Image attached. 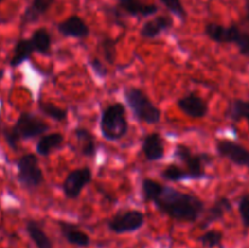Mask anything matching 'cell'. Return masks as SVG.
I'll return each instance as SVG.
<instances>
[{
	"instance_id": "1",
	"label": "cell",
	"mask_w": 249,
	"mask_h": 248,
	"mask_svg": "<svg viewBox=\"0 0 249 248\" xmlns=\"http://www.w3.org/2000/svg\"><path fill=\"white\" fill-rule=\"evenodd\" d=\"M141 195L145 202L155 204L164 215L177 221L195 223L204 214V202L195 195L186 194L153 179H143Z\"/></svg>"
},
{
	"instance_id": "2",
	"label": "cell",
	"mask_w": 249,
	"mask_h": 248,
	"mask_svg": "<svg viewBox=\"0 0 249 248\" xmlns=\"http://www.w3.org/2000/svg\"><path fill=\"white\" fill-rule=\"evenodd\" d=\"M49 128L50 126L38 116L31 112H22L14 125L2 129V135L7 145L12 150H17L19 141L43 136V134H45Z\"/></svg>"
},
{
	"instance_id": "3",
	"label": "cell",
	"mask_w": 249,
	"mask_h": 248,
	"mask_svg": "<svg viewBox=\"0 0 249 248\" xmlns=\"http://www.w3.org/2000/svg\"><path fill=\"white\" fill-rule=\"evenodd\" d=\"M100 131L102 138L109 142H116L128 135L129 122L123 104L113 102L105 107L100 118Z\"/></svg>"
},
{
	"instance_id": "4",
	"label": "cell",
	"mask_w": 249,
	"mask_h": 248,
	"mask_svg": "<svg viewBox=\"0 0 249 248\" xmlns=\"http://www.w3.org/2000/svg\"><path fill=\"white\" fill-rule=\"evenodd\" d=\"M123 94L125 104L133 112L134 117L147 124L160 123L162 112L151 101L145 91L135 87H126Z\"/></svg>"
},
{
	"instance_id": "5",
	"label": "cell",
	"mask_w": 249,
	"mask_h": 248,
	"mask_svg": "<svg viewBox=\"0 0 249 248\" xmlns=\"http://www.w3.org/2000/svg\"><path fill=\"white\" fill-rule=\"evenodd\" d=\"M204 34L218 44H235L242 56H249V32L241 29L237 24L226 27L211 22L204 27Z\"/></svg>"
},
{
	"instance_id": "6",
	"label": "cell",
	"mask_w": 249,
	"mask_h": 248,
	"mask_svg": "<svg viewBox=\"0 0 249 248\" xmlns=\"http://www.w3.org/2000/svg\"><path fill=\"white\" fill-rule=\"evenodd\" d=\"M174 157L185 165V169L190 173L192 180L211 179L206 173L204 167L213 162V157L207 152L194 153L191 148L184 143H178L174 148Z\"/></svg>"
},
{
	"instance_id": "7",
	"label": "cell",
	"mask_w": 249,
	"mask_h": 248,
	"mask_svg": "<svg viewBox=\"0 0 249 248\" xmlns=\"http://www.w3.org/2000/svg\"><path fill=\"white\" fill-rule=\"evenodd\" d=\"M17 179L27 190H34L44 182V174L34 153H26L16 162Z\"/></svg>"
},
{
	"instance_id": "8",
	"label": "cell",
	"mask_w": 249,
	"mask_h": 248,
	"mask_svg": "<svg viewBox=\"0 0 249 248\" xmlns=\"http://www.w3.org/2000/svg\"><path fill=\"white\" fill-rule=\"evenodd\" d=\"M143 225H145V214L138 209L119 211L107 221L108 230L116 235L136 232Z\"/></svg>"
},
{
	"instance_id": "9",
	"label": "cell",
	"mask_w": 249,
	"mask_h": 248,
	"mask_svg": "<svg viewBox=\"0 0 249 248\" xmlns=\"http://www.w3.org/2000/svg\"><path fill=\"white\" fill-rule=\"evenodd\" d=\"M92 172L89 167L71 170L62 182L63 195L67 199H77L84 187L91 182Z\"/></svg>"
},
{
	"instance_id": "10",
	"label": "cell",
	"mask_w": 249,
	"mask_h": 248,
	"mask_svg": "<svg viewBox=\"0 0 249 248\" xmlns=\"http://www.w3.org/2000/svg\"><path fill=\"white\" fill-rule=\"evenodd\" d=\"M215 148L220 157L230 160L238 167L249 168V150L241 143L224 139L216 141Z\"/></svg>"
},
{
	"instance_id": "11",
	"label": "cell",
	"mask_w": 249,
	"mask_h": 248,
	"mask_svg": "<svg viewBox=\"0 0 249 248\" xmlns=\"http://www.w3.org/2000/svg\"><path fill=\"white\" fill-rule=\"evenodd\" d=\"M177 106L185 116L195 119L204 118L209 112V106L206 100L194 92L180 97L177 102Z\"/></svg>"
},
{
	"instance_id": "12",
	"label": "cell",
	"mask_w": 249,
	"mask_h": 248,
	"mask_svg": "<svg viewBox=\"0 0 249 248\" xmlns=\"http://www.w3.org/2000/svg\"><path fill=\"white\" fill-rule=\"evenodd\" d=\"M141 151L147 162H157L164 158L165 146L162 135L157 131L147 134L141 141Z\"/></svg>"
},
{
	"instance_id": "13",
	"label": "cell",
	"mask_w": 249,
	"mask_h": 248,
	"mask_svg": "<svg viewBox=\"0 0 249 248\" xmlns=\"http://www.w3.org/2000/svg\"><path fill=\"white\" fill-rule=\"evenodd\" d=\"M57 31L66 38H75V39H87L90 35V28L84 19L79 16L68 17L65 21L57 23Z\"/></svg>"
},
{
	"instance_id": "14",
	"label": "cell",
	"mask_w": 249,
	"mask_h": 248,
	"mask_svg": "<svg viewBox=\"0 0 249 248\" xmlns=\"http://www.w3.org/2000/svg\"><path fill=\"white\" fill-rule=\"evenodd\" d=\"M232 209V202L228 198V197H219L215 199L213 206L209 209H207L206 213L203 214V219L201 221V229H207L212 225V224L216 223V221L221 220L225 216L226 213L231 212Z\"/></svg>"
},
{
	"instance_id": "15",
	"label": "cell",
	"mask_w": 249,
	"mask_h": 248,
	"mask_svg": "<svg viewBox=\"0 0 249 248\" xmlns=\"http://www.w3.org/2000/svg\"><path fill=\"white\" fill-rule=\"evenodd\" d=\"M58 226H60L61 235L63 236L66 241H67L70 245L77 246V247H89L91 240H90V236L87 232L82 230V229L78 228L74 224L67 223V221H58Z\"/></svg>"
},
{
	"instance_id": "16",
	"label": "cell",
	"mask_w": 249,
	"mask_h": 248,
	"mask_svg": "<svg viewBox=\"0 0 249 248\" xmlns=\"http://www.w3.org/2000/svg\"><path fill=\"white\" fill-rule=\"evenodd\" d=\"M173 18L169 16H157L145 22L140 29V35L143 39L158 38L162 33L169 31L173 27Z\"/></svg>"
},
{
	"instance_id": "17",
	"label": "cell",
	"mask_w": 249,
	"mask_h": 248,
	"mask_svg": "<svg viewBox=\"0 0 249 248\" xmlns=\"http://www.w3.org/2000/svg\"><path fill=\"white\" fill-rule=\"evenodd\" d=\"M73 134H74V138L77 140L78 151H79L80 155L88 158L95 157L97 146L94 134L87 128H75Z\"/></svg>"
},
{
	"instance_id": "18",
	"label": "cell",
	"mask_w": 249,
	"mask_h": 248,
	"mask_svg": "<svg viewBox=\"0 0 249 248\" xmlns=\"http://www.w3.org/2000/svg\"><path fill=\"white\" fill-rule=\"evenodd\" d=\"M63 141H65V138L61 133H50L45 134V135L41 136L38 140L36 146V151L39 156L41 157H48L50 156L53 151L58 150V148L62 147Z\"/></svg>"
},
{
	"instance_id": "19",
	"label": "cell",
	"mask_w": 249,
	"mask_h": 248,
	"mask_svg": "<svg viewBox=\"0 0 249 248\" xmlns=\"http://www.w3.org/2000/svg\"><path fill=\"white\" fill-rule=\"evenodd\" d=\"M122 9L130 16L148 17L158 11V7L153 4H146L140 0H118Z\"/></svg>"
},
{
	"instance_id": "20",
	"label": "cell",
	"mask_w": 249,
	"mask_h": 248,
	"mask_svg": "<svg viewBox=\"0 0 249 248\" xmlns=\"http://www.w3.org/2000/svg\"><path fill=\"white\" fill-rule=\"evenodd\" d=\"M55 0H33L22 15V24L36 23L53 5Z\"/></svg>"
},
{
	"instance_id": "21",
	"label": "cell",
	"mask_w": 249,
	"mask_h": 248,
	"mask_svg": "<svg viewBox=\"0 0 249 248\" xmlns=\"http://www.w3.org/2000/svg\"><path fill=\"white\" fill-rule=\"evenodd\" d=\"M33 53H36V50H34L31 39H19L14 48V55L10 60V66L12 68L18 67L27 60H29Z\"/></svg>"
},
{
	"instance_id": "22",
	"label": "cell",
	"mask_w": 249,
	"mask_h": 248,
	"mask_svg": "<svg viewBox=\"0 0 249 248\" xmlns=\"http://www.w3.org/2000/svg\"><path fill=\"white\" fill-rule=\"evenodd\" d=\"M26 231L36 248H53L50 237L46 235L45 231L36 221H27Z\"/></svg>"
},
{
	"instance_id": "23",
	"label": "cell",
	"mask_w": 249,
	"mask_h": 248,
	"mask_svg": "<svg viewBox=\"0 0 249 248\" xmlns=\"http://www.w3.org/2000/svg\"><path fill=\"white\" fill-rule=\"evenodd\" d=\"M31 41L34 46L36 53L40 55H50L51 45H53V39L50 33L45 28H38L33 32L31 36Z\"/></svg>"
},
{
	"instance_id": "24",
	"label": "cell",
	"mask_w": 249,
	"mask_h": 248,
	"mask_svg": "<svg viewBox=\"0 0 249 248\" xmlns=\"http://www.w3.org/2000/svg\"><path fill=\"white\" fill-rule=\"evenodd\" d=\"M225 116L232 122H240L246 119L249 124V101L242 99H235L230 102Z\"/></svg>"
},
{
	"instance_id": "25",
	"label": "cell",
	"mask_w": 249,
	"mask_h": 248,
	"mask_svg": "<svg viewBox=\"0 0 249 248\" xmlns=\"http://www.w3.org/2000/svg\"><path fill=\"white\" fill-rule=\"evenodd\" d=\"M160 177L165 180V181L170 182H179L184 181V180H192L190 173L185 169L184 167H180L178 164H169L167 168L162 170Z\"/></svg>"
},
{
	"instance_id": "26",
	"label": "cell",
	"mask_w": 249,
	"mask_h": 248,
	"mask_svg": "<svg viewBox=\"0 0 249 248\" xmlns=\"http://www.w3.org/2000/svg\"><path fill=\"white\" fill-rule=\"evenodd\" d=\"M39 111L44 114V116L49 117V118L53 119L56 122H65L68 117V111L65 108L56 106V105L51 104V102L39 101L38 104Z\"/></svg>"
},
{
	"instance_id": "27",
	"label": "cell",
	"mask_w": 249,
	"mask_h": 248,
	"mask_svg": "<svg viewBox=\"0 0 249 248\" xmlns=\"http://www.w3.org/2000/svg\"><path fill=\"white\" fill-rule=\"evenodd\" d=\"M224 233L219 230H208L202 233L197 241L204 248H221L223 247Z\"/></svg>"
},
{
	"instance_id": "28",
	"label": "cell",
	"mask_w": 249,
	"mask_h": 248,
	"mask_svg": "<svg viewBox=\"0 0 249 248\" xmlns=\"http://www.w3.org/2000/svg\"><path fill=\"white\" fill-rule=\"evenodd\" d=\"M117 43H118V41H117L116 39L109 38V36H104L101 43H100L102 53H104V58L108 65H113V63L116 62Z\"/></svg>"
},
{
	"instance_id": "29",
	"label": "cell",
	"mask_w": 249,
	"mask_h": 248,
	"mask_svg": "<svg viewBox=\"0 0 249 248\" xmlns=\"http://www.w3.org/2000/svg\"><path fill=\"white\" fill-rule=\"evenodd\" d=\"M162 4L172 12L173 15H175L177 17H179L180 19L184 21L186 18L187 14L185 11V7L182 6L181 4V0H160Z\"/></svg>"
},
{
	"instance_id": "30",
	"label": "cell",
	"mask_w": 249,
	"mask_h": 248,
	"mask_svg": "<svg viewBox=\"0 0 249 248\" xmlns=\"http://www.w3.org/2000/svg\"><path fill=\"white\" fill-rule=\"evenodd\" d=\"M238 213L246 229H249V194H245L238 201Z\"/></svg>"
},
{
	"instance_id": "31",
	"label": "cell",
	"mask_w": 249,
	"mask_h": 248,
	"mask_svg": "<svg viewBox=\"0 0 249 248\" xmlns=\"http://www.w3.org/2000/svg\"><path fill=\"white\" fill-rule=\"evenodd\" d=\"M89 66L91 67L92 72L99 78H106L108 74V70L105 66V63L99 57H91L89 60Z\"/></svg>"
},
{
	"instance_id": "32",
	"label": "cell",
	"mask_w": 249,
	"mask_h": 248,
	"mask_svg": "<svg viewBox=\"0 0 249 248\" xmlns=\"http://www.w3.org/2000/svg\"><path fill=\"white\" fill-rule=\"evenodd\" d=\"M246 15H247V19L249 22V0H246Z\"/></svg>"
},
{
	"instance_id": "33",
	"label": "cell",
	"mask_w": 249,
	"mask_h": 248,
	"mask_svg": "<svg viewBox=\"0 0 249 248\" xmlns=\"http://www.w3.org/2000/svg\"><path fill=\"white\" fill-rule=\"evenodd\" d=\"M4 74H5V71L2 70V68H0V80H1L2 78H4Z\"/></svg>"
},
{
	"instance_id": "34",
	"label": "cell",
	"mask_w": 249,
	"mask_h": 248,
	"mask_svg": "<svg viewBox=\"0 0 249 248\" xmlns=\"http://www.w3.org/2000/svg\"><path fill=\"white\" fill-rule=\"evenodd\" d=\"M2 1V0H0V2H1Z\"/></svg>"
}]
</instances>
